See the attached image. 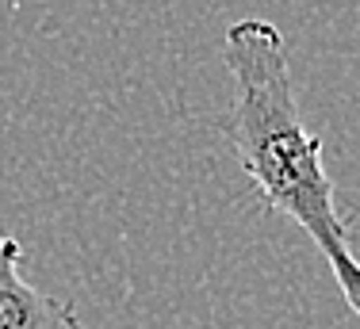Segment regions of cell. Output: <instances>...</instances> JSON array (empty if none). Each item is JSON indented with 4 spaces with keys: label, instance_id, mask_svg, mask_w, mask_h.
Returning a JSON list of instances; mask_svg holds the SVG:
<instances>
[{
    "label": "cell",
    "instance_id": "obj_2",
    "mask_svg": "<svg viewBox=\"0 0 360 329\" xmlns=\"http://www.w3.org/2000/svg\"><path fill=\"white\" fill-rule=\"evenodd\" d=\"M23 245L0 230V329H84L70 302L31 288L20 276Z\"/></svg>",
    "mask_w": 360,
    "mask_h": 329
},
{
    "label": "cell",
    "instance_id": "obj_1",
    "mask_svg": "<svg viewBox=\"0 0 360 329\" xmlns=\"http://www.w3.org/2000/svg\"><path fill=\"white\" fill-rule=\"evenodd\" d=\"M234 81V153L269 211H280L319 245L341 295L360 318V261L333 203L322 138L307 131L295 100L288 46L269 20H234L222 34Z\"/></svg>",
    "mask_w": 360,
    "mask_h": 329
}]
</instances>
